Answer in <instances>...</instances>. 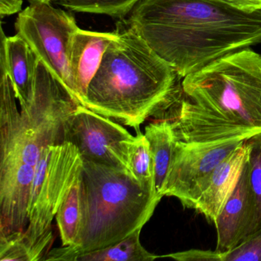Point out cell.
Instances as JSON below:
<instances>
[{"label": "cell", "instance_id": "6da1fadb", "mask_svg": "<svg viewBox=\"0 0 261 261\" xmlns=\"http://www.w3.org/2000/svg\"><path fill=\"white\" fill-rule=\"evenodd\" d=\"M124 21L182 79L261 44V10L244 13L221 0H140Z\"/></svg>", "mask_w": 261, "mask_h": 261}, {"label": "cell", "instance_id": "7a4b0ae2", "mask_svg": "<svg viewBox=\"0 0 261 261\" xmlns=\"http://www.w3.org/2000/svg\"><path fill=\"white\" fill-rule=\"evenodd\" d=\"M160 119L183 143L261 136V54L244 48L186 76Z\"/></svg>", "mask_w": 261, "mask_h": 261}, {"label": "cell", "instance_id": "3957f363", "mask_svg": "<svg viewBox=\"0 0 261 261\" xmlns=\"http://www.w3.org/2000/svg\"><path fill=\"white\" fill-rule=\"evenodd\" d=\"M90 83L85 107L140 131L160 119L181 83L176 71L123 19Z\"/></svg>", "mask_w": 261, "mask_h": 261}, {"label": "cell", "instance_id": "277c9868", "mask_svg": "<svg viewBox=\"0 0 261 261\" xmlns=\"http://www.w3.org/2000/svg\"><path fill=\"white\" fill-rule=\"evenodd\" d=\"M160 201L126 169L84 161L79 238L74 245L50 250L45 260L75 261L83 253L122 241L143 228Z\"/></svg>", "mask_w": 261, "mask_h": 261}, {"label": "cell", "instance_id": "5b68a950", "mask_svg": "<svg viewBox=\"0 0 261 261\" xmlns=\"http://www.w3.org/2000/svg\"><path fill=\"white\" fill-rule=\"evenodd\" d=\"M84 161L69 142L41 149L35 166L29 204V223L22 231L30 261L45 260L53 244L51 224L72 185L80 178Z\"/></svg>", "mask_w": 261, "mask_h": 261}, {"label": "cell", "instance_id": "8992f818", "mask_svg": "<svg viewBox=\"0 0 261 261\" xmlns=\"http://www.w3.org/2000/svg\"><path fill=\"white\" fill-rule=\"evenodd\" d=\"M79 105L65 87L39 61L33 98L27 107L20 108L25 163L35 167L42 148L65 142L67 123Z\"/></svg>", "mask_w": 261, "mask_h": 261}, {"label": "cell", "instance_id": "52a82bcc", "mask_svg": "<svg viewBox=\"0 0 261 261\" xmlns=\"http://www.w3.org/2000/svg\"><path fill=\"white\" fill-rule=\"evenodd\" d=\"M15 28L16 34L77 100L69 69L71 40L80 29L74 18L50 4L30 5L19 13Z\"/></svg>", "mask_w": 261, "mask_h": 261}, {"label": "cell", "instance_id": "ba28073f", "mask_svg": "<svg viewBox=\"0 0 261 261\" xmlns=\"http://www.w3.org/2000/svg\"><path fill=\"white\" fill-rule=\"evenodd\" d=\"M244 140L235 138L207 143L177 141L165 196L175 197L184 208L194 209L214 171Z\"/></svg>", "mask_w": 261, "mask_h": 261}, {"label": "cell", "instance_id": "9c48e42d", "mask_svg": "<svg viewBox=\"0 0 261 261\" xmlns=\"http://www.w3.org/2000/svg\"><path fill=\"white\" fill-rule=\"evenodd\" d=\"M134 138L120 123L79 105L65 128V142L77 146L84 161L128 169V143Z\"/></svg>", "mask_w": 261, "mask_h": 261}, {"label": "cell", "instance_id": "30bf717a", "mask_svg": "<svg viewBox=\"0 0 261 261\" xmlns=\"http://www.w3.org/2000/svg\"><path fill=\"white\" fill-rule=\"evenodd\" d=\"M118 32H94L79 29L73 36L69 53V69L74 97L85 106L88 87L100 68L103 55Z\"/></svg>", "mask_w": 261, "mask_h": 261}, {"label": "cell", "instance_id": "8fae6325", "mask_svg": "<svg viewBox=\"0 0 261 261\" xmlns=\"http://www.w3.org/2000/svg\"><path fill=\"white\" fill-rule=\"evenodd\" d=\"M247 160L233 192L214 223L217 232L215 250L220 253L233 250L248 237L252 204Z\"/></svg>", "mask_w": 261, "mask_h": 261}, {"label": "cell", "instance_id": "7c38bea8", "mask_svg": "<svg viewBox=\"0 0 261 261\" xmlns=\"http://www.w3.org/2000/svg\"><path fill=\"white\" fill-rule=\"evenodd\" d=\"M39 62L22 37L17 34L7 37L1 29L0 74L10 77L20 108L27 107L33 98Z\"/></svg>", "mask_w": 261, "mask_h": 261}, {"label": "cell", "instance_id": "4fadbf2b", "mask_svg": "<svg viewBox=\"0 0 261 261\" xmlns=\"http://www.w3.org/2000/svg\"><path fill=\"white\" fill-rule=\"evenodd\" d=\"M247 140L241 143L214 171L205 191L194 210L215 223L238 182L247 158Z\"/></svg>", "mask_w": 261, "mask_h": 261}, {"label": "cell", "instance_id": "5bb4252c", "mask_svg": "<svg viewBox=\"0 0 261 261\" xmlns=\"http://www.w3.org/2000/svg\"><path fill=\"white\" fill-rule=\"evenodd\" d=\"M144 134L149 141L153 159L155 192L162 199L165 196L177 141L170 123L165 119H156L146 125Z\"/></svg>", "mask_w": 261, "mask_h": 261}, {"label": "cell", "instance_id": "9a60e30c", "mask_svg": "<svg viewBox=\"0 0 261 261\" xmlns=\"http://www.w3.org/2000/svg\"><path fill=\"white\" fill-rule=\"evenodd\" d=\"M142 228L122 241L100 250L83 253L75 261H152L160 256L146 250L140 243Z\"/></svg>", "mask_w": 261, "mask_h": 261}, {"label": "cell", "instance_id": "2e32d148", "mask_svg": "<svg viewBox=\"0 0 261 261\" xmlns=\"http://www.w3.org/2000/svg\"><path fill=\"white\" fill-rule=\"evenodd\" d=\"M127 166L129 173L142 189L157 195L153 159L149 141L141 131L137 132V136L128 143Z\"/></svg>", "mask_w": 261, "mask_h": 261}, {"label": "cell", "instance_id": "e0dca14e", "mask_svg": "<svg viewBox=\"0 0 261 261\" xmlns=\"http://www.w3.org/2000/svg\"><path fill=\"white\" fill-rule=\"evenodd\" d=\"M62 246H72L79 238L82 225V175L68 191L56 214Z\"/></svg>", "mask_w": 261, "mask_h": 261}, {"label": "cell", "instance_id": "ac0fdd59", "mask_svg": "<svg viewBox=\"0 0 261 261\" xmlns=\"http://www.w3.org/2000/svg\"><path fill=\"white\" fill-rule=\"evenodd\" d=\"M247 144L248 186L252 204L249 237L261 229V136L247 140Z\"/></svg>", "mask_w": 261, "mask_h": 261}, {"label": "cell", "instance_id": "d6986e66", "mask_svg": "<svg viewBox=\"0 0 261 261\" xmlns=\"http://www.w3.org/2000/svg\"><path fill=\"white\" fill-rule=\"evenodd\" d=\"M62 7L77 13L106 15L124 19L140 0H56Z\"/></svg>", "mask_w": 261, "mask_h": 261}, {"label": "cell", "instance_id": "ffe728a7", "mask_svg": "<svg viewBox=\"0 0 261 261\" xmlns=\"http://www.w3.org/2000/svg\"><path fill=\"white\" fill-rule=\"evenodd\" d=\"M218 253L220 261H261V229L233 250Z\"/></svg>", "mask_w": 261, "mask_h": 261}, {"label": "cell", "instance_id": "44dd1931", "mask_svg": "<svg viewBox=\"0 0 261 261\" xmlns=\"http://www.w3.org/2000/svg\"><path fill=\"white\" fill-rule=\"evenodd\" d=\"M160 258H170L179 261H220V255L217 250L191 249L160 256Z\"/></svg>", "mask_w": 261, "mask_h": 261}, {"label": "cell", "instance_id": "7402d4cb", "mask_svg": "<svg viewBox=\"0 0 261 261\" xmlns=\"http://www.w3.org/2000/svg\"><path fill=\"white\" fill-rule=\"evenodd\" d=\"M240 11L253 13L261 10V0H221Z\"/></svg>", "mask_w": 261, "mask_h": 261}, {"label": "cell", "instance_id": "603a6c76", "mask_svg": "<svg viewBox=\"0 0 261 261\" xmlns=\"http://www.w3.org/2000/svg\"><path fill=\"white\" fill-rule=\"evenodd\" d=\"M22 0H0L1 18L12 16L22 11Z\"/></svg>", "mask_w": 261, "mask_h": 261}, {"label": "cell", "instance_id": "cb8c5ba5", "mask_svg": "<svg viewBox=\"0 0 261 261\" xmlns=\"http://www.w3.org/2000/svg\"><path fill=\"white\" fill-rule=\"evenodd\" d=\"M30 5H40V4H50L53 0H28Z\"/></svg>", "mask_w": 261, "mask_h": 261}]
</instances>
